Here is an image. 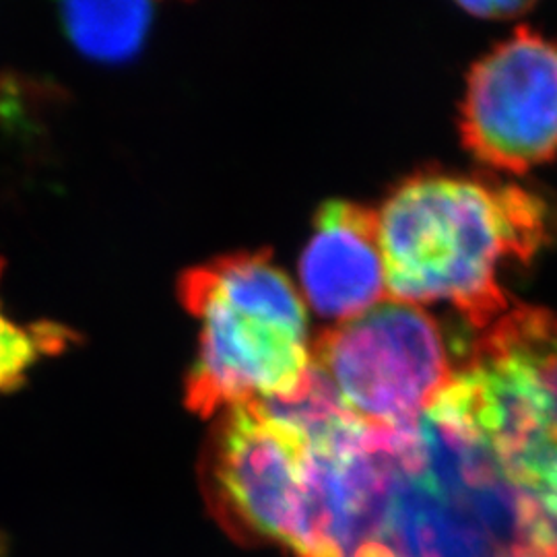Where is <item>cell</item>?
<instances>
[{
    "label": "cell",
    "instance_id": "cell-11",
    "mask_svg": "<svg viewBox=\"0 0 557 557\" xmlns=\"http://www.w3.org/2000/svg\"><path fill=\"white\" fill-rule=\"evenodd\" d=\"M460 7L478 17L504 20V17H515L518 13L527 11L531 4L522 2V0H475V2H465Z\"/></svg>",
    "mask_w": 557,
    "mask_h": 557
},
{
    "label": "cell",
    "instance_id": "cell-3",
    "mask_svg": "<svg viewBox=\"0 0 557 557\" xmlns=\"http://www.w3.org/2000/svg\"><path fill=\"white\" fill-rule=\"evenodd\" d=\"M180 299L199 320V354L186 405L202 418L292 397L312 368L308 310L294 281L267 250L193 267Z\"/></svg>",
    "mask_w": 557,
    "mask_h": 557
},
{
    "label": "cell",
    "instance_id": "cell-5",
    "mask_svg": "<svg viewBox=\"0 0 557 557\" xmlns=\"http://www.w3.org/2000/svg\"><path fill=\"white\" fill-rule=\"evenodd\" d=\"M205 498L236 537L333 557L324 539L310 442L257 403L220 413L200 458Z\"/></svg>",
    "mask_w": 557,
    "mask_h": 557
},
{
    "label": "cell",
    "instance_id": "cell-4",
    "mask_svg": "<svg viewBox=\"0 0 557 557\" xmlns=\"http://www.w3.org/2000/svg\"><path fill=\"white\" fill-rule=\"evenodd\" d=\"M485 436L557 533V310L515 306L460 370Z\"/></svg>",
    "mask_w": 557,
    "mask_h": 557
},
{
    "label": "cell",
    "instance_id": "cell-2",
    "mask_svg": "<svg viewBox=\"0 0 557 557\" xmlns=\"http://www.w3.org/2000/svg\"><path fill=\"white\" fill-rule=\"evenodd\" d=\"M545 220L543 200L515 184L444 172L400 182L379 209L391 299L448 301L487 331L510 310L499 264L531 259L545 242Z\"/></svg>",
    "mask_w": 557,
    "mask_h": 557
},
{
    "label": "cell",
    "instance_id": "cell-6",
    "mask_svg": "<svg viewBox=\"0 0 557 557\" xmlns=\"http://www.w3.org/2000/svg\"><path fill=\"white\" fill-rule=\"evenodd\" d=\"M310 349L345 409L379 430L416 423L460 372L453 368L438 320L398 299L338 320Z\"/></svg>",
    "mask_w": 557,
    "mask_h": 557
},
{
    "label": "cell",
    "instance_id": "cell-1",
    "mask_svg": "<svg viewBox=\"0 0 557 557\" xmlns=\"http://www.w3.org/2000/svg\"><path fill=\"white\" fill-rule=\"evenodd\" d=\"M349 557H557V533L502 462L462 380L395 430L379 512Z\"/></svg>",
    "mask_w": 557,
    "mask_h": 557
},
{
    "label": "cell",
    "instance_id": "cell-10",
    "mask_svg": "<svg viewBox=\"0 0 557 557\" xmlns=\"http://www.w3.org/2000/svg\"><path fill=\"white\" fill-rule=\"evenodd\" d=\"M2 273V262H0ZM73 341V333L54 322L20 324L0 308V393L11 391L41 358L57 356Z\"/></svg>",
    "mask_w": 557,
    "mask_h": 557
},
{
    "label": "cell",
    "instance_id": "cell-8",
    "mask_svg": "<svg viewBox=\"0 0 557 557\" xmlns=\"http://www.w3.org/2000/svg\"><path fill=\"white\" fill-rule=\"evenodd\" d=\"M299 281L312 308L331 319H354L391 299L379 211L351 200H326L301 252Z\"/></svg>",
    "mask_w": 557,
    "mask_h": 557
},
{
    "label": "cell",
    "instance_id": "cell-9",
    "mask_svg": "<svg viewBox=\"0 0 557 557\" xmlns=\"http://www.w3.org/2000/svg\"><path fill=\"white\" fill-rule=\"evenodd\" d=\"M71 40L100 60L128 59L151 23L147 2H71L62 7Z\"/></svg>",
    "mask_w": 557,
    "mask_h": 557
},
{
    "label": "cell",
    "instance_id": "cell-7",
    "mask_svg": "<svg viewBox=\"0 0 557 557\" xmlns=\"http://www.w3.org/2000/svg\"><path fill=\"white\" fill-rule=\"evenodd\" d=\"M465 147L479 161L527 172L557 156V41L520 25L473 64L462 100Z\"/></svg>",
    "mask_w": 557,
    "mask_h": 557
}]
</instances>
